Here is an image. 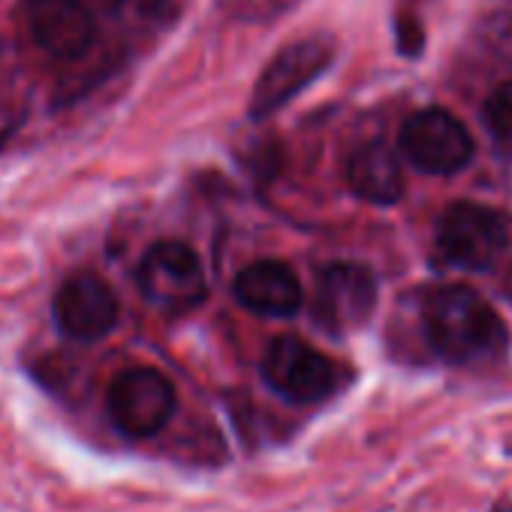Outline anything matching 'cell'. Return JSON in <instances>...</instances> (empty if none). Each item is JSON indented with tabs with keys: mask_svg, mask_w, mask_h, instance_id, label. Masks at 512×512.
<instances>
[{
	"mask_svg": "<svg viewBox=\"0 0 512 512\" xmlns=\"http://www.w3.org/2000/svg\"><path fill=\"white\" fill-rule=\"evenodd\" d=\"M419 320L428 350L452 368L494 365L509 350L503 317L473 287L443 284L425 290Z\"/></svg>",
	"mask_w": 512,
	"mask_h": 512,
	"instance_id": "6da1fadb",
	"label": "cell"
},
{
	"mask_svg": "<svg viewBox=\"0 0 512 512\" xmlns=\"http://www.w3.org/2000/svg\"><path fill=\"white\" fill-rule=\"evenodd\" d=\"M512 223L482 202H452L434 229V263L449 272H491L506 253Z\"/></svg>",
	"mask_w": 512,
	"mask_h": 512,
	"instance_id": "7a4b0ae2",
	"label": "cell"
},
{
	"mask_svg": "<svg viewBox=\"0 0 512 512\" xmlns=\"http://www.w3.org/2000/svg\"><path fill=\"white\" fill-rule=\"evenodd\" d=\"M136 284L142 299L166 317H184L208 296L199 256L184 241H157L142 256Z\"/></svg>",
	"mask_w": 512,
	"mask_h": 512,
	"instance_id": "3957f363",
	"label": "cell"
},
{
	"mask_svg": "<svg viewBox=\"0 0 512 512\" xmlns=\"http://www.w3.org/2000/svg\"><path fill=\"white\" fill-rule=\"evenodd\" d=\"M263 377L290 404H320L341 389L338 362L296 335H281L266 347Z\"/></svg>",
	"mask_w": 512,
	"mask_h": 512,
	"instance_id": "277c9868",
	"label": "cell"
},
{
	"mask_svg": "<svg viewBox=\"0 0 512 512\" xmlns=\"http://www.w3.org/2000/svg\"><path fill=\"white\" fill-rule=\"evenodd\" d=\"M398 148L407 163L425 175H458L473 160L470 130L446 109H419L413 112L398 133Z\"/></svg>",
	"mask_w": 512,
	"mask_h": 512,
	"instance_id": "5b68a950",
	"label": "cell"
},
{
	"mask_svg": "<svg viewBox=\"0 0 512 512\" xmlns=\"http://www.w3.org/2000/svg\"><path fill=\"white\" fill-rule=\"evenodd\" d=\"M175 404V386L157 368H127L109 383L106 392V413L127 437L160 434L169 425Z\"/></svg>",
	"mask_w": 512,
	"mask_h": 512,
	"instance_id": "8992f818",
	"label": "cell"
},
{
	"mask_svg": "<svg viewBox=\"0 0 512 512\" xmlns=\"http://www.w3.org/2000/svg\"><path fill=\"white\" fill-rule=\"evenodd\" d=\"M377 308V278L362 263H329L317 272L311 314L329 335L362 329Z\"/></svg>",
	"mask_w": 512,
	"mask_h": 512,
	"instance_id": "52a82bcc",
	"label": "cell"
},
{
	"mask_svg": "<svg viewBox=\"0 0 512 512\" xmlns=\"http://www.w3.org/2000/svg\"><path fill=\"white\" fill-rule=\"evenodd\" d=\"M335 58V46L323 37L299 40L281 49L263 76L256 79L253 97H250V118L266 121L275 112H281L293 97H299L314 79H320Z\"/></svg>",
	"mask_w": 512,
	"mask_h": 512,
	"instance_id": "ba28073f",
	"label": "cell"
},
{
	"mask_svg": "<svg viewBox=\"0 0 512 512\" xmlns=\"http://www.w3.org/2000/svg\"><path fill=\"white\" fill-rule=\"evenodd\" d=\"M52 314L64 338L97 344L118 326L121 308L115 290L100 275L79 272L58 287Z\"/></svg>",
	"mask_w": 512,
	"mask_h": 512,
	"instance_id": "9c48e42d",
	"label": "cell"
},
{
	"mask_svg": "<svg viewBox=\"0 0 512 512\" xmlns=\"http://www.w3.org/2000/svg\"><path fill=\"white\" fill-rule=\"evenodd\" d=\"M25 28L31 40L52 58H82L94 40L97 25L82 0H25Z\"/></svg>",
	"mask_w": 512,
	"mask_h": 512,
	"instance_id": "30bf717a",
	"label": "cell"
},
{
	"mask_svg": "<svg viewBox=\"0 0 512 512\" xmlns=\"http://www.w3.org/2000/svg\"><path fill=\"white\" fill-rule=\"evenodd\" d=\"M232 293L244 311L269 320L296 317L305 305L302 281L284 260H256L244 266L232 284Z\"/></svg>",
	"mask_w": 512,
	"mask_h": 512,
	"instance_id": "8fae6325",
	"label": "cell"
},
{
	"mask_svg": "<svg viewBox=\"0 0 512 512\" xmlns=\"http://www.w3.org/2000/svg\"><path fill=\"white\" fill-rule=\"evenodd\" d=\"M350 190L371 205H395L404 196V169L395 148L374 139L359 145L347 160Z\"/></svg>",
	"mask_w": 512,
	"mask_h": 512,
	"instance_id": "7c38bea8",
	"label": "cell"
},
{
	"mask_svg": "<svg viewBox=\"0 0 512 512\" xmlns=\"http://www.w3.org/2000/svg\"><path fill=\"white\" fill-rule=\"evenodd\" d=\"M482 124L503 157H512V82L491 91L482 106Z\"/></svg>",
	"mask_w": 512,
	"mask_h": 512,
	"instance_id": "4fadbf2b",
	"label": "cell"
},
{
	"mask_svg": "<svg viewBox=\"0 0 512 512\" xmlns=\"http://www.w3.org/2000/svg\"><path fill=\"white\" fill-rule=\"evenodd\" d=\"M494 512H512V506H494Z\"/></svg>",
	"mask_w": 512,
	"mask_h": 512,
	"instance_id": "5bb4252c",
	"label": "cell"
}]
</instances>
